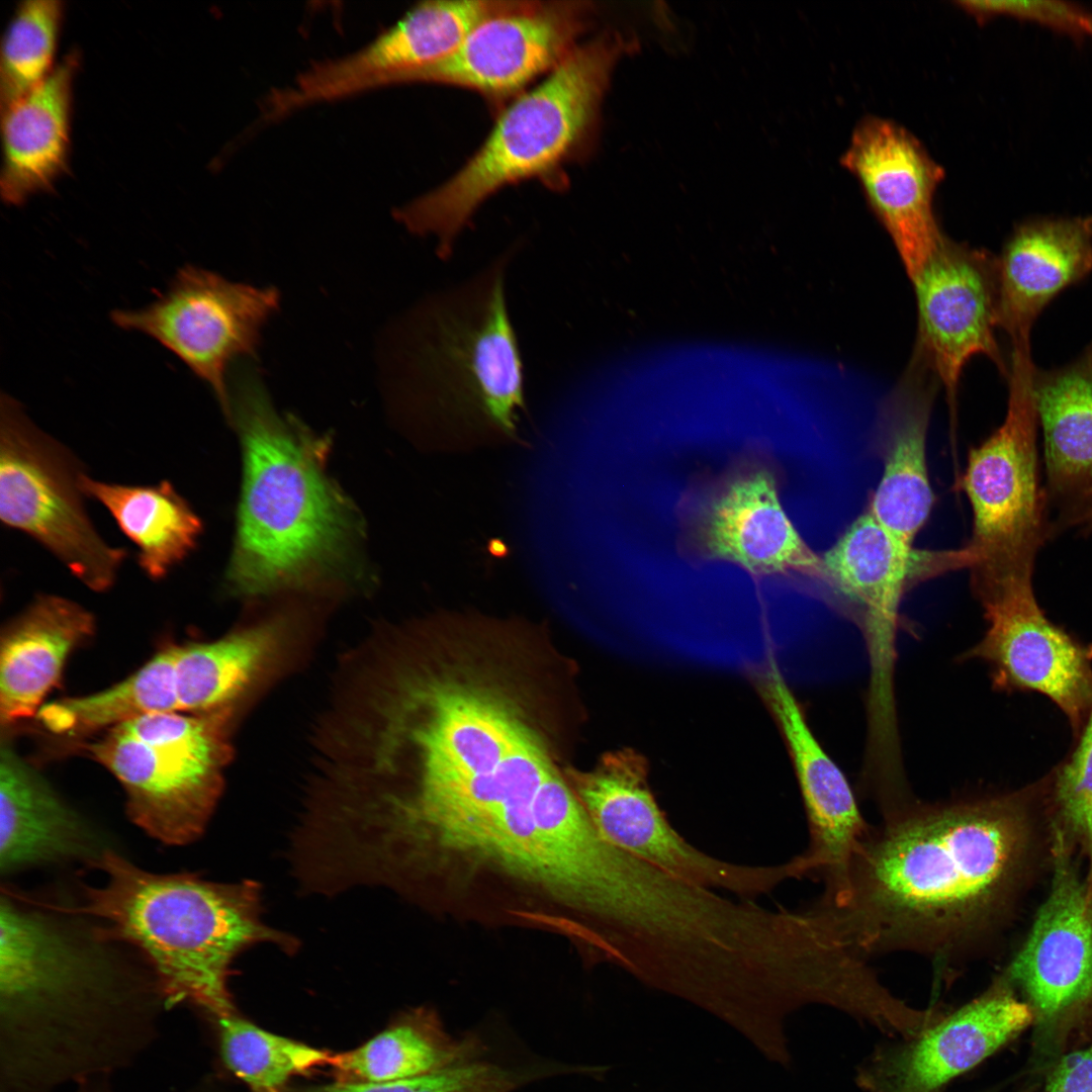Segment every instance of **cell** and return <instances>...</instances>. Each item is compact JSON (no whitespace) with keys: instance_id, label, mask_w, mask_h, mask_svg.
<instances>
[{"instance_id":"obj_14","label":"cell","mask_w":1092,"mask_h":1092,"mask_svg":"<svg viewBox=\"0 0 1092 1092\" xmlns=\"http://www.w3.org/2000/svg\"><path fill=\"white\" fill-rule=\"evenodd\" d=\"M595 11L587 1H503L449 56L407 74L400 84L451 85L505 102L579 44Z\"/></svg>"},{"instance_id":"obj_15","label":"cell","mask_w":1092,"mask_h":1092,"mask_svg":"<svg viewBox=\"0 0 1092 1092\" xmlns=\"http://www.w3.org/2000/svg\"><path fill=\"white\" fill-rule=\"evenodd\" d=\"M912 283L918 308L914 351L943 386L953 414L962 373L973 357H988L1008 375L995 338L998 259L942 235Z\"/></svg>"},{"instance_id":"obj_37","label":"cell","mask_w":1092,"mask_h":1092,"mask_svg":"<svg viewBox=\"0 0 1092 1092\" xmlns=\"http://www.w3.org/2000/svg\"><path fill=\"white\" fill-rule=\"evenodd\" d=\"M957 4L976 17L987 20L1008 16L1033 22L1080 38L1087 35L1090 13L1074 3L1054 0L959 1Z\"/></svg>"},{"instance_id":"obj_4","label":"cell","mask_w":1092,"mask_h":1092,"mask_svg":"<svg viewBox=\"0 0 1092 1092\" xmlns=\"http://www.w3.org/2000/svg\"><path fill=\"white\" fill-rule=\"evenodd\" d=\"M95 864L105 881L77 906L50 908L94 918L108 938L135 946L168 1003L187 1002L217 1019L234 1014L229 978L239 954L261 943L286 953L298 940L265 924L258 883H215L195 874H155L112 851Z\"/></svg>"},{"instance_id":"obj_35","label":"cell","mask_w":1092,"mask_h":1092,"mask_svg":"<svg viewBox=\"0 0 1092 1092\" xmlns=\"http://www.w3.org/2000/svg\"><path fill=\"white\" fill-rule=\"evenodd\" d=\"M237 711L150 713L114 729L149 746L225 767L233 754L230 732Z\"/></svg>"},{"instance_id":"obj_7","label":"cell","mask_w":1092,"mask_h":1092,"mask_svg":"<svg viewBox=\"0 0 1092 1092\" xmlns=\"http://www.w3.org/2000/svg\"><path fill=\"white\" fill-rule=\"evenodd\" d=\"M1004 421L972 448L962 477L973 514L967 547L973 556L972 582L1032 575L1051 533L1039 474L1029 343L1012 345Z\"/></svg>"},{"instance_id":"obj_18","label":"cell","mask_w":1092,"mask_h":1092,"mask_svg":"<svg viewBox=\"0 0 1092 1092\" xmlns=\"http://www.w3.org/2000/svg\"><path fill=\"white\" fill-rule=\"evenodd\" d=\"M503 1L430 0L410 9L362 49L311 65L290 87L293 103L334 101L384 86L449 56Z\"/></svg>"},{"instance_id":"obj_39","label":"cell","mask_w":1092,"mask_h":1092,"mask_svg":"<svg viewBox=\"0 0 1092 1092\" xmlns=\"http://www.w3.org/2000/svg\"><path fill=\"white\" fill-rule=\"evenodd\" d=\"M1064 523L1077 527L1082 532L1092 531V485L1072 502L1064 517Z\"/></svg>"},{"instance_id":"obj_31","label":"cell","mask_w":1092,"mask_h":1092,"mask_svg":"<svg viewBox=\"0 0 1092 1092\" xmlns=\"http://www.w3.org/2000/svg\"><path fill=\"white\" fill-rule=\"evenodd\" d=\"M176 652L177 645L170 644L110 688L44 704L36 714L37 720L50 733L81 739L146 714L180 711L175 686Z\"/></svg>"},{"instance_id":"obj_16","label":"cell","mask_w":1092,"mask_h":1092,"mask_svg":"<svg viewBox=\"0 0 1092 1092\" xmlns=\"http://www.w3.org/2000/svg\"><path fill=\"white\" fill-rule=\"evenodd\" d=\"M840 163L858 180L913 281L942 237L932 205L943 169L912 133L878 116L857 123Z\"/></svg>"},{"instance_id":"obj_6","label":"cell","mask_w":1092,"mask_h":1092,"mask_svg":"<svg viewBox=\"0 0 1092 1092\" xmlns=\"http://www.w3.org/2000/svg\"><path fill=\"white\" fill-rule=\"evenodd\" d=\"M514 253L435 295L411 322L403 400L422 424L445 436L520 441L523 363L505 291Z\"/></svg>"},{"instance_id":"obj_27","label":"cell","mask_w":1092,"mask_h":1092,"mask_svg":"<svg viewBox=\"0 0 1092 1092\" xmlns=\"http://www.w3.org/2000/svg\"><path fill=\"white\" fill-rule=\"evenodd\" d=\"M89 845V834L76 812L11 745L2 743L1 873L81 857Z\"/></svg>"},{"instance_id":"obj_23","label":"cell","mask_w":1092,"mask_h":1092,"mask_svg":"<svg viewBox=\"0 0 1092 1092\" xmlns=\"http://www.w3.org/2000/svg\"><path fill=\"white\" fill-rule=\"evenodd\" d=\"M937 378L914 351L883 417V472L869 513L898 543L914 541L933 505L926 440Z\"/></svg>"},{"instance_id":"obj_2","label":"cell","mask_w":1092,"mask_h":1092,"mask_svg":"<svg viewBox=\"0 0 1092 1092\" xmlns=\"http://www.w3.org/2000/svg\"><path fill=\"white\" fill-rule=\"evenodd\" d=\"M229 391L243 475L225 590L325 598L368 585L363 519L327 473L331 439L277 413L248 367Z\"/></svg>"},{"instance_id":"obj_40","label":"cell","mask_w":1092,"mask_h":1092,"mask_svg":"<svg viewBox=\"0 0 1092 1092\" xmlns=\"http://www.w3.org/2000/svg\"><path fill=\"white\" fill-rule=\"evenodd\" d=\"M1087 35L1092 36V13H1090L1088 21Z\"/></svg>"},{"instance_id":"obj_20","label":"cell","mask_w":1092,"mask_h":1092,"mask_svg":"<svg viewBox=\"0 0 1092 1092\" xmlns=\"http://www.w3.org/2000/svg\"><path fill=\"white\" fill-rule=\"evenodd\" d=\"M1061 829L1055 832L1051 891L1008 974L1027 994L1042 1024L1092 995V897Z\"/></svg>"},{"instance_id":"obj_26","label":"cell","mask_w":1092,"mask_h":1092,"mask_svg":"<svg viewBox=\"0 0 1092 1092\" xmlns=\"http://www.w3.org/2000/svg\"><path fill=\"white\" fill-rule=\"evenodd\" d=\"M77 52L32 91L2 110V199L19 205L48 191L66 170Z\"/></svg>"},{"instance_id":"obj_22","label":"cell","mask_w":1092,"mask_h":1092,"mask_svg":"<svg viewBox=\"0 0 1092 1092\" xmlns=\"http://www.w3.org/2000/svg\"><path fill=\"white\" fill-rule=\"evenodd\" d=\"M998 259V327L1029 342L1037 316L1092 270V215L1038 217L1016 226Z\"/></svg>"},{"instance_id":"obj_21","label":"cell","mask_w":1092,"mask_h":1092,"mask_svg":"<svg viewBox=\"0 0 1092 1092\" xmlns=\"http://www.w3.org/2000/svg\"><path fill=\"white\" fill-rule=\"evenodd\" d=\"M121 784L130 820L168 845L196 840L223 789L224 767L149 746L117 729L80 743Z\"/></svg>"},{"instance_id":"obj_32","label":"cell","mask_w":1092,"mask_h":1092,"mask_svg":"<svg viewBox=\"0 0 1092 1092\" xmlns=\"http://www.w3.org/2000/svg\"><path fill=\"white\" fill-rule=\"evenodd\" d=\"M480 1048L477 1038L454 1037L434 1012L420 1010L363 1045L332 1055L329 1065L363 1082H389L474 1060Z\"/></svg>"},{"instance_id":"obj_29","label":"cell","mask_w":1092,"mask_h":1092,"mask_svg":"<svg viewBox=\"0 0 1092 1092\" xmlns=\"http://www.w3.org/2000/svg\"><path fill=\"white\" fill-rule=\"evenodd\" d=\"M1033 394L1049 490L1073 502L1092 485V344L1068 365L1035 368Z\"/></svg>"},{"instance_id":"obj_33","label":"cell","mask_w":1092,"mask_h":1092,"mask_svg":"<svg viewBox=\"0 0 1092 1092\" xmlns=\"http://www.w3.org/2000/svg\"><path fill=\"white\" fill-rule=\"evenodd\" d=\"M228 1068L256 1092H278L293 1076L329 1065L331 1054L264 1030L235 1014L218 1019Z\"/></svg>"},{"instance_id":"obj_28","label":"cell","mask_w":1092,"mask_h":1092,"mask_svg":"<svg viewBox=\"0 0 1092 1092\" xmlns=\"http://www.w3.org/2000/svg\"><path fill=\"white\" fill-rule=\"evenodd\" d=\"M92 973V961L64 931L1 897L0 994L7 1013L68 998Z\"/></svg>"},{"instance_id":"obj_41","label":"cell","mask_w":1092,"mask_h":1092,"mask_svg":"<svg viewBox=\"0 0 1092 1092\" xmlns=\"http://www.w3.org/2000/svg\"><path fill=\"white\" fill-rule=\"evenodd\" d=\"M291 856H292V851H291ZM292 861H293V857H292ZM293 864H294V861H293ZM294 869H295V866H294ZM295 872H296V870H295ZM296 875H297V873H296ZM297 878H298V875H297ZM298 880H299V878H298ZM299 882H300V880H299ZM300 884H301V882H300ZM301 885H302V884H301ZM302 887H303V885H302ZM303 888H304V887H303ZM304 890H305V888H304ZM305 891H306V890H305Z\"/></svg>"},{"instance_id":"obj_36","label":"cell","mask_w":1092,"mask_h":1092,"mask_svg":"<svg viewBox=\"0 0 1092 1092\" xmlns=\"http://www.w3.org/2000/svg\"><path fill=\"white\" fill-rule=\"evenodd\" d=\"M1077 736L1074 750L1052 777V792L1060 817L1085 843L1092 897V708Z\"/></svg>"},{"instance_id":"obj_3","label":"cell","mask_w":1092,"mask_h":1092,"mask_svg":"<svg viewBox=\"0 0 1092 1092\" xmlns=\"http://www.w3.org/2000/svg\"><path fill=\"white\" fill-rule=\"evenodd\" d=\"M493 802L428 831L410 856L425 890L449 862L472 876L498 878L574 914L602 908L619 849L597 830L576 795L551 768L533 735L516 724Z\"/></svg>"},{"instance_id":"obj_24","label":"cell","mask_w":1092,"mask_h":1092,"mask_svg":"<svg viewBox=\"0 0 1092 1092\" xmlns=\"http://www.w3.org/2000/svg\"><path fill=\"white\" fill-rule=\"evenodd\" d=\"M1029 1005L995 987L921 1032L883 1068L890 1092H932L1030 1024Z\"/></svg>"},{"instance_id":"obj_9","label":"cell","mask_w":1092,"mask_h":1092,"mask_svg":"<svg viewBox=\"0 0 1092 1092\" xmlns=\"http://www.w3.org/2000/svg\"><path fill=\"white\" fill-rule=\"evenodd\" d=\"M779 480L769 455L751 451L691 488L678 507L681 553L731 562L753 576L796 573L822 581V558L786 514Z\"/></svg>"},{"instance_id":"obj_5","label":"cell","mask_w":1092,"mask_h":1092,"mask_svg":"<svg viewBox=\"0 0 1092 1092\" xmlns=\"http://www.w3.org/2000/svg\"><path fill=\"white\" fill-rule=\"evenodd\" d=\"M638 47L617 30L579 43L504 108L459 171L396 208L394 218L414 235L434 237L437 255L449 258L460 233L491 195L528 179H556L568 162L593 148L614 70Z\"/></svg>"},{"instance_id":"obj_11","label":"cell","mask_w":1092,"mask_h":1092,"mask_svg":"<svg viewBox=\"0 0 1092 1092\" xmlns=\"http://www.w3.org/2000/svg\"><path fill=\"white\" fill-rule=\"evenodd\" d=\"M576 796L599 833L617 847L693 884L749 899L798 879L791 858L777 866L721 860L690 844L665 818L647 782L645 758L625 749L575 778Z\"/></svg>"},{"instance_id":"obj_13","label":"cell","mask_w":1092,"mask_h":1092,"mask_svg":"<svg viewBox=\"0 0 1092 1092\" xmlns=\"http://www.w3.org/2000/svg\"><path fill=\"white\" fill-rule=\"evenodd\" d=\"M972 585L987 628L962 659L986 663L996 689L1046 696L1078 735L1092 708V647L1046 618L1035 598L1032 575Z\"/></svg>"},{"instance_id":"obj_30","label":"cell","mask_w":1092,"mask_h":1092,"mask_svg":"<svg viewBox=\"0 0 1092 1092\" xmlns=\"http://www.w3.org/2000/svg\"><path fill=\"white\" fill-rule=\"evenodd\" d=\"M85 496L102 505L138 549V562L153 580L167 576L197 547L203 523L169 480L132 485L96 480L83 473Z\"/></svg>"},{"instance_id":"obj_34","label":"cell","mask_w":1092,"mask_h":1092,"mask_svg":"<svg viewBox=\"0 0 1092 1092\" xmlns=\"http://www.w3.org/2000/svg\"><path fill=\"white\" fill-rule=\"evenodd\" d=\"M63 15L64 3L59 0L18 4L1 44V111L32 91L54 70Z\"/></svg>"},{"instance_id":"obj_8","label":"cell","mask_w":1092,"mask_h":1092,"mask_svg":"<svg viewBox=\"0 0 1092 1092\" xmlns=\"http://www.w3.org/2000/svg\"><path fill=\"white\" fill-rule=\"evenodd\" d=\"M74 456L13 397L0 404V519L50 551L89 589L106 592L126 558L92 523Z\"/></svg>"},{"instance_id":"obj_17","label":"cell","mask_w":1092,"mask_h":1092,"mask_svg":"<svg viewBox=\"0 0 1092 1092\" xmlns=\"http://www.w3.org/2000/svg\"><path fill=\"white\" fill-rule=\"evenodd\" d=\"M760 688L785 737L805 805L809 845L798 855L804 877L821 879V898L835 901L845 892L852 857L870 827L845 775L813 734L772 658Z\"/></svg>"},{"instance_id":"obj_25","label":"cell","mask_w":1092,"mask_h":1092,"mask_svg":"<svg viewBox=\"0 0 1092 1092\" xmlns=\"http://www.w3.org/2000/svg\"><path fill=\"white\" fill-rule=\"evenodd\" d=\"M94 631L95 619L87 609L57 595L37 596L9 621L0 643L2 726L36 716L70 654Z\"/></svg>"},{"instance_id":"obj_38","label":"cell","mask_w":1092,"mask_h":1092,"mask_svg":"<svg viewBox=\"0 0 1092 1092\" xmlns=\"http://www.w3.org/2000/svg\"><path fill=\"white\" fill-rule=\"evenodd\" d=\"M1044 1092H1092V1046L1065 1056L1051 1074Z\"/></svg>"},{"instance_id":"obj_1","label":"cell","mask_w":1092,"mask_h":1092,"mask_svg":"<svg viewBox=\"0 0 1092 1092\" xmlns=\"http://www.w3.org/2000/svg\"><path fill=\"white\" fill-rule=\"evenodd\" d=\"M1024 829L1014 796L909 800L862 838L843 895L815 904L864 959L894 951L961 959L1007 893Z\"/></svg>"},{"instance_id":"obj_12","label":"cell","mask_w":1092,"mask_h":1092,"mask_svg":"<svg viewBox=\"0 0 1092 1092\" xmlns=\"http://www.w3.org/2000/svg\"><path fill=\"white\" fill-rule=\"evenodd\" d=\"M822 582L857 612L871 662L870 722L895 723L893 672L902 598L918 578L969 565V553L928 552L898 543L867 511L822 556Z\"/></svg>"},{"instance_id":"obj_10","label":"cell","mask_w":1092,"mask_h":1092,"mask_svg":"<svg viewBox=\"0 0 1092 1092\" xmlns=\"http://www.w3.org/2000/svg\"><path fill=\"white\" fill-rule=\"evenodd\" d=\"M279 305L273 287L233 282L195 265L178 269L169 286L138 309H115L120 329L147 335L179 358L215 395L226 420V373L241 356L255 354L260 333Z\"/></svg>"},{"instance_id":"obj_19","label":"cell","mask_w":1092,"mask_h":1092,"mask_svg":"<svg viewBox=\"0 0 1092 1092\" xmlns=\"http://www.w3.org/2000/svg\"><path fill=\"white\" fill-rule=\"evenodd\" d=\"M295 596L217 640L177 645L180 711L236 709L289 666L313 623L311 597Z\"/></svg>"}]
</instances>
